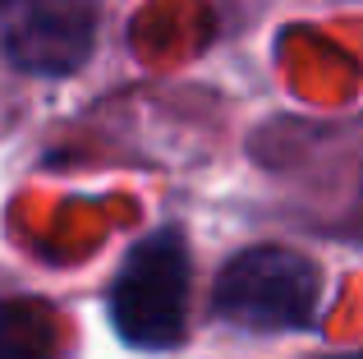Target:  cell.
Returning <instances> with one entry per match:
<instances>
[{
  "label": "cell",
  "mask_w": 363,
  "mask_h": 359,
  "mask_svg": "<svg viewBox=\"0 0 363 359\" xmlns=\"http://www.w3.org/2000/svg\"><path fill=\"white\" fill-rule=\"evenodd\" d=\"M322 299V272L308 253L257 244L225 263L216 277V314L248 332L308 327Z\"/></svg>",
  "instance_id": "6da1fadb"
},
{
  "label": "cell",
  "mask_w": 363,
  "mask_h": 359,
  "mask_svg": "<svg viewBox=\"0 0 363 359\" xmlns=\"http://www.w3.org/2000/svg\"><path fill=\"white\" fill-rule=\"evenodd\" d=\"M0 5H9V0H0Z\"/></svg>",
  "instance_id": "8992f818"
},
{
  "label": "cell",
  "mask_w": 363,
  "mask_h": 359,
  "mask_svg": "<svg viewBox=\"0 0 363 359\" xmlns=\"http://www.w3.org/2000/svg\"><path fill=\"white\" fill-rule=\"evenodd\" d=\"M189 309V253L175 231H157L133 244L116 286H111V323L138 350H170L184 341Z\"/></svg>",
  "instance_id": "7a4b0ae2"
},
{
  "label": "cell",
  "mask_w": 363,
  "mask_h": 359,
  "mask_svg": "<svg viewBox=\"0 0 363 359\" xmlns=\"http://www.w3.org/2000/svg\"><path fill=\"white\" fill-rule=\"evenodd\" d=\"M340 359H363V355H340Z\"/></svg>",
  "instance_id": "5b68a950"
},
{
  "label": "cell",
  "mask_w": 363,
  "mask_h": 359,
  "mask_svg": "<svg viewBox=\"0 0 363 359\" xmlns=\"http://www.w3.org/2000/svg\"><path fill=\"white\" fill-rule=\"evenodd\" d=\"M55 323L37 304H0V359H51Z\"/></svg>",
  "instance_id": "277c9868"
},
{
  "label": "cell",
  "mask_w": 363,
  "mask_h": 359,
  "mask_svg": "<svg viewBox=\"0 0 363 359\" xmlns=\"http://www.w3.org/2000/svg\"><path fill=\"white\" fill-rule=\"evenodd\" d=\"M5 55L23 74H74L92 55V9L79 0L33 5L5 37Z\"/></svg>",
  "instance_id": "3957f363"
}]
</instances>
